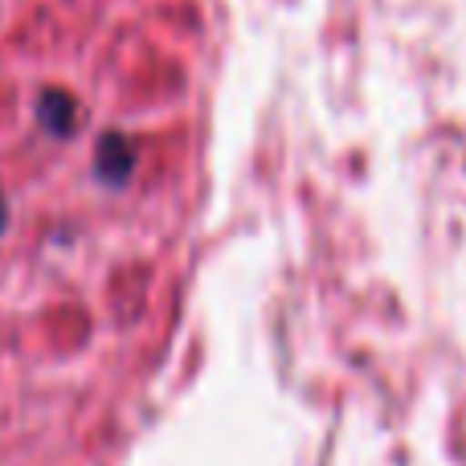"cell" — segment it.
Masks as SVG:
<instances>
[{
  "instance_id": "1",
  "label": "cell",
  "mask_w": 466,
  "mask_h": 466,
  "mask_svg": "<svg viewBox=\"0 0 466 466\" xmlns=\"http://www.w3.org/2000/svg\"><path fill=\"white\" fill-rule=\"evenodd\" d=\"M0 226H5V205H0Z\"/></svg>"
}]
</instances>
